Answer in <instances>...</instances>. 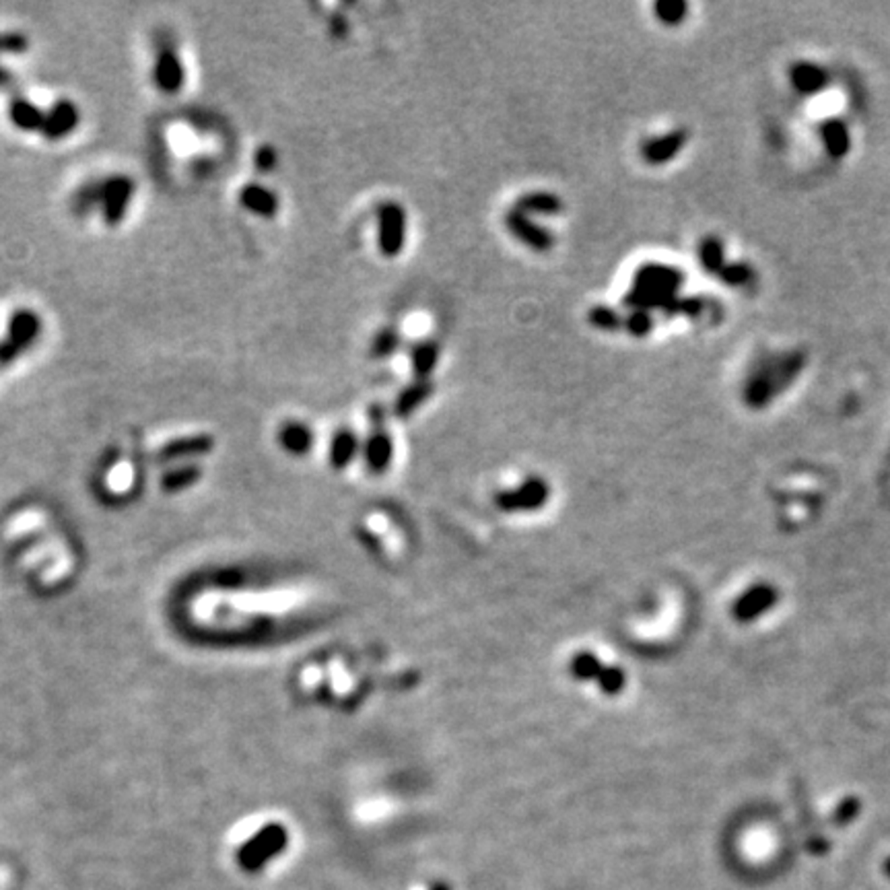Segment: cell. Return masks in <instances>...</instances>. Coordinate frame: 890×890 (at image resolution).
Masks as SVG:
<instances>
[{"instance_id":"9c48e42d","label":"cell","mask_w":890,"mask_h":890,"mask_svg":"<svg viewBox=\"0 0 890 890\" xmlns=\"http://www.w3.org/2000/svg\"><path fill=\"white\" fill-rule=\"evenodd\" d=\"M151 76L153 85L163 95H176L182 91L185 83V68L174 46L165 43V46L159 48L155 62H153Z\"/></svg>"},{"instance_id":"ac0fdd59","label":"cell","mask_w":890,"mask_h":890,"mask_svg":"<svg viewBox=\"0 0 890 890\" xmlns=\"http://www.w3.org/2000/svg\"><path fill=\"white\" fill-rule=\"evenodd\" d=\"M514 209L522 210L524 215H530V217H534V215L536 217H555V215L563 213L565 202H563L556 194H553V192L534 190V192H526V194H522L520 198H517Z\"/></svg>"},{"instance_id":"d590c367","label":"cell","mask_w":890,"mask_h":890,"mask_svg":"<svg viewBox=\"0 0 890 890\" xmlns=\"http://www.w3.org/2000/svg\"><path fill=\"white\" fill-rule=\"evenodd\" d=\"M330 28H332V34H335L336 37H344V35H347V31H349V23H347V19L335 17V19H332Z\"/></svg>"},{"instance_id":"e0dca14e","label":"cell","mask_w":890,"mask_h":890,"mask_svg":"<svg viewBox=\"0 0 890 890\" xmlns=\"http://www.w3.org/2000/svg\"><path fill=\"white\" fill-rule=\"evenodd\" d=\"M277 441L287 453H291V456H305V453L311 452L313 444H316V435H313V431L305 425V422L287 421L285 425L279 427Z\"/></svg>"},{"instance_id":"30bf717a","label":"cell","mask_w":890,"mask_h":890,"mask_svg":"<svg viewBox=\"0 0 890 890\" xmlns=\"http://www.w3.org/2000/svg\"><path fill=\"white\" fill-rule=\"evenodd\" d=\"M81 124V112L76 107L75 101L70 99H59L56 104L46 112V118H43L42 126V137L50 140V143H59L70 137L76 128Z\"/></svg>"},{"instance_id":"6da1fadb","label":"cell","mask_w":890,"mask_h":890,"mask_svg":"<svg viewBox=\"0 0 890 890\" xmlns=\"http://www.w3.org/2000/svg\"><path fill=\"white\" fill-rule=\"evenodd\" d=\"M806 367L802 350H775L759 355L748 369L742 398L751 408H765L796 382Z\"/></svg>"},{"instance_id":"e575fe53","label":"cell","mask_w":890,"mask_h":890,"mask_svg":"<svg viewBox=\"0 0 890 890\" xmlns=\"http://www.w3.org/2000/svg\"><path fill=\"white\" fill-rule=\"evenodd\" d=\"M279 165V153L274 151V146L271 145H262L258 146V151L254 153V168L258 174H271V171L277 169Z\"/></svg>"},{"instance_id":"4316f807","label":"cell","mask_w":890,"mask_h":890,"mask_svg":"<svg viewBox=\"0 0 890 890\" xmlns=\"http://www.w3.org/2000/svg\"><path fill=\"white\" fill-rule=\"evenodd\" d=\"M626 684H629V674L617 664H606L600 678L595 681V687H598L600 693L606 697L623 695Z\"/></svg>"},{"instance_id":"f1b7e54d","label":"cell","mask_w":890,"mask_h":890,"mask_svg":"<svg viewBox=\"0 0 890 890\" xmlns=\"http://www.w3.org/2000/svg\"><path fill=\"white\" fill-rule=\"evenodd\" d=\"M653 15L666 28H678L687 21L689 4L684 0H659L653 4Z\"/></svg>"},{"instance_id":"1f68e13d","label":"cell","mask_w":890,"mask_h":890,"mask_svg":"<svg viewBox=\"0 0 890 890\" xmlns=\"http://www.w3.org/2000/svg\"><path fill=\"white\" fill-rule=\"evenodd\" d=\"M400 347H402L400 330L394 328V326H388V328L380 330L374 336V343H371V355L375 358H386L390 355H394Z\"/></svg>"},{"instance_id":"4dcf8cb0","label":"cell","mask_w":890,"mask_h":890,"mask_svg":"<svg viewBox=\"0 0 890 890\" xmlns=\"http://www.w3.org/2000/svg\"><path fill=\"white\" fill-rule=\"evenodd\" d=\"M717 277L723 285L732 287V289H742L754 280V268L748 262H728Z\"/></svg>"},{"instance_id":"8d00e7d4","label":"cell","mask_w":890,"mask_h":890,"mask_svg":"<svg viewBox=\"0 0 890 890\" xmlns=\"http://www.w3.org/2000/svg\"><path fill=\"white\" fill-rule=\"evenodd\" d=\"M886 872H888V876H890V860L886 862Z\"/></svg>"},{"instance_id":"ffe728a7","label":"cell","mask_w":890,"mask_h":890,"mask_svg":"<svg viewBox=\"0 0 890 890\" xmlns=\"http://www.w3.org/2000/svg\"><path fill=\"white\" fill-rule=\"evenodd\" d=\"M213 450V439L209 435H188V437H177L169 444H165L159 452V458L161 460H182V458H194V456H204Z\"/></svg>"},{"instance_id":"f546056e","label":"cell","mask_w":890,"mask_h":890,"mask_svg":"<svg viewBox=\"0 0 890 890\" xmlns=\"http://www.w3.org/2000/svg\"><path fill=\"white\" fill-rule=\"evenodd\" d=\"M587 322L602 332H617L625 326V318L608 305H594L587 311Z\"/></svg>"},{"instance_id":"d4e9b609","label":"cell","mask_w":890,"mask_h":890,"mask_svg":"<svg viewBox=\"0 0 890 890\" xmlns=\"http://www.w3.org/2000/svg\"><path fill=\"white\" fill-rule=\"evenodd\" d=\"M697 256H699L701 268L709 274H720L723 271V266L728 264L726 260V246L723 241L717 238V235H707L699 243V249H697Z\"/></svg>"},{"instance_id":"8992f818","label":"cell","mask_w":890,"mask_h":890,"mask_svg":"<svg viewBox=\"0 0 890 890\" xmlns=\"http://www.w3.org/2000/svg\"><path fill=\"white\" fill-rule=\"evenodd\" d=\"M287 841H289V835H287L283 824H268L240 849V866L246 872H258L274 855L283 854Z\"/></svg>"},{"instance_id":"44dd1931","label":"cell","mask_w":890,"mask_h":890,"mask_svg":"<svg viewBox=\"0 0 890 890\" xmlns=\"http://www.w3.org/2000/svg\"><path fill=\"white\" fill-rule=\"evenodd\" d=\"M358 452H361V441H358L357 433L350 431V429H343L330 441V466L336 470L349 469L353 464V460L358 456Z\"/></svg>"},{"instance_id":"5b68a950","label":"cell","mask_w":890,"mask_h":890,"mask_svg":"<svg viewBox=\"0 0 890 890\" xmlns=\"http://www.w3.org/2000/svg\"><path fill=\"white\" fill-rule=\"evenodd\" d=\"M548 501L550 484L542 477H528L495 495V505L503 514H534Z\"/></svg>"},{"instance_id":"52a82bcc","label":"cell","mask_w":890,"mask_h":890,"mask_svg":"<svg viewBox=\"0 0 890 890\" xmlns=\"http://www.w3.org/2000/svg\"><path fill=\"white\" fill-rule=\"evenodd\" d=\"M377 217V249L383 258H396L406 246V210L398 202H382Z\"/></svg>"},{"instance_id":"d6a6232c","label":"cell","mask_w":890,"mask_h":890,"mask_svg":"<svg viewBox=\"0 0 890 890\" xmlns=\"http://www.w3.org/2000/svg\"><path fill=\"white\" fill-rule=\"evenodd\" d=\"M653 326H656V319H653L651 311L633 310L629 313V316L625 318V326H623V328H625L626 335H631V336H635V338H645V336L651 335Z\"/></svg>"},{"instance_id":"83f0119b","label":"cell","mask_w":890,"mask_h":890,"mask_svg":"<svg viewBox=\"0 0 890 890\" xmlns=\"http://www.w3.org/2000/svg\"><path fill=\"white\" fill-rule=\"evenodd\" d=\"M70 209H73L76 217H87L93 210H99V179H91V182L83 184L75 192L73 201H70Z\"/></svg>"},{"instance_id":"7c38bea8","label":"cell","mask_w":890,"mask_h":890,"mask_svg":"<svg viewBox=\"0 0 890 890\" xmlns=\"http://www.w3.org/2000/svg\"><path fill=\"white\" fill-rule=\"evenodd\" d=\"M787 79H790L793 91L810 98V95L821 93L829 87L831 73L818 62L796 60L787 68Z\"/></svg>"},{"instance_id":"4fadbf2b","label":"cell","mask_w":890,"mask_h":890,"mask_svg":"<svg viewBox=\"0 0 890 890\" xmlns=\"http://www.w3.org/2000/svg\"><path fill=\"white\" fill-rule=\"evenodd\" d=\"M775 602H777V592L767 584H757L738 595V600L732 606V614L738 623H751V620L763 617Z\"/></svg>"},{"instance_id":"7402d4cb","label":"cell","mask_w":890,"mask_h":890,"mask_svg":"<svg viewBox=\"0 0 890 890\" xmlns=\"http://www.w3.org/2000/svg\"><path fill=\"white\" fill-rule=\"evenodd\" d=\"M435 392V386L431 380H414L413 383L402 390L398 394V398L394 402V414L400 416V419H406V416L414 414L416 408H421L425 402L431 398Z\"/></svg>"},{"instance_id":"603a6c76","label":"cell","mask_w":890,"mask_h":890,"mask_svg":"<svg viewBox=\"0 0 890 890\" xmlns=\"http://www.w3.org/2000/svg\"><path fill=\"white\" fill-rule=\"evenodd\" d=\"M821 140L831 159H845L851 151V132L843 120H827L821 126Z\"/></svg>"},{"instance_id":"9a60e30c","label":"cell","mask_w":890,"mask_h":890,"mask_svg":"<svg viewBox=\"0 0 890 890\" xmlns=\"http://www.w3.org/2000/svg\"><path fill=\"white\" fill-rule=\"evenodd\" d=\"M238 198L243 210H248L254 217H260V219H274L280 209L279 196L268 185L258 182L243 185Z\"/></svg>"},{"instance_id":"8fae6325","label":"cell","mask_w":890,"mask_h":890,"mask_svg":"<svg viewBox=\"0 0 890 890\" xmlns=\"http://www.w3.org/2000/svg\"><path fill=\"white\" fill-rule=\"evenodd\" d=\"M689 130L687 128H674V130L658 134V137H651L642 143V157L645 163L650 165H666L670 163L672 159L678 157L682 153L684 146L689 143Z\"/></svg>"},{"instance_id":"cb8c5ba5","label":"cell","mask_w":890,"mask_h":890,"mask_svg":"<svg viewBox=\"0 0 890 890\" xmlns=\"http://www.w3.org/2000/svg\"><path fill=\"white\" fill-rule=\"evenodd\" d=\"M604 662L598 653L592 650H581L578 653H573L571 659H569V674H571L573 681L578 682H590L595 684L598 681L602 670H604Z\"/></svg>"},{"instance_id":"ba28073f","label":"cell","mask_w":890,"mask_h":890,"mask_svg":"<svg viewBox=\"0 0 890 890\" xmlns=\"http://www.w3.org/2000/svg\"><path fill=\"white\" fill-rule=\"evenodd\" d=\"M505 229L514 235V238L524 243L528 249L538 254H547L555 248L556 238L550 229H547L540 223H536L530 215H524L522 210L511 209L505 213Z\"/></svg>"},{"instance_id":"5bb4252c","label":"cell","mask_w":890,"mask_h":890,"mask_svg":"<svg viewBox=\"0 0 890 890\" xmlns=\"http://www.w3.org/2000/svg\"><path fill=\"white\" fill-rule=\"evenodd\" d=\"M363 458L369 472H374V475H383L392 466L394 441L380 422H375L374 431L363 444Z\"/></svg>"},{"instance_id":"d6986e66","label":"cell","mask_w":890,"mask_h":890,"mask_svg":"<svg viewBox=\"0 0 890 890\" xmlns=\"http://www.w3.org/2000/svg\"><path fill=\"white\" fill-rule=\"evenodd\" d=\"M441 357V347L437 341L433 338H425V341L414 343L411 350H408V358H411V369L416 380H431V374L437 367Z\"/></svg>"},{"instance_id":"3957f363","label":"cell","mask_w":890,"mask_h":890,"mask_svg":"<svg viewBox=\"0 0 890 890\" xmlns=\"http://www.w3.org/2000/svg\"><path fill=\"white\" fill-rule=\"evenodd\" d=\"M43 319L35 310L29 307H19L11 313L9 322H6V332L0 338V371L11 367L17 363L28 350L35 347V343L42 338Z\"/></svg>"},{"instance_id":"484cf974","label":"cell","mask_w":890,"mask_h":890,"mask_svg":"<svg viewBox=\"0 0 890 890\" xmlns=\"http://www.w3.org/2000/svg\"><path fill=\"white\" fill-rule=\"evenodd\" d=\"M29 48L28 35L21 34V31H4L0 34V56L3 54H25ZM12 81V75L9 70L0 67V89L9 87Z\"/></svg>"},{"instance_id":"836d02e7","label":"cell","mask_w":890,"mask_h":890,"mask_svg":"<svg viewBox=\"0 0 890 890\" xmlns=\"http://www.w3.org/2000/svg\"><path fill=\"white\" fill-rule=\"evenodd\" d=\"M703 313H705V301L701 297H678L668 316H684L689 319H697Z\"/></svg>"},{"instance_id":"277c9868","label":"cell","mask_w":890,"mask_h":890,"mask_svg":"<svg viewBox=\"0 0 890 890\" xmlns=\"http://www.w3.org/2000/svg\"><path fill=\"white\" fill-rule=\"evenodd\" d=\"M137 182L126 174L99 177V215L107 227H118L126 219Z\"/></svg>"},{"instance_id":"2e32d148","label":"cell","mask_w":890,"mask_h":890,"mask_svg":"<svg viewBox=\"0 0 890 890\" xmlns=\"http://www.w3.org/2000/svg\"><path fill=\"white\" fill-rule=\"evenodd\" d=\"M43 118H46V112L31 99L23 98V95H15L9 101V120L17 130L25 134L42 132Z\"/></svg>"},{"instance_id":"7a4b0ae2","label":"cell","mask_w":890,"mask_h":890,"mask_svg":"<svg viewBox=\"0 0 890 890\" xmlns=\"http://www.w3.org/2000/svg\"><path fill=\"white\" fill-rule=\"evenodd\" d=\"M684 285V272L678 266L648 262L633 274L631 291L625 295V305L631 310L659 311L668 316L672 305L676 303L678 291Z\"/></svg>"}]
</instances>
